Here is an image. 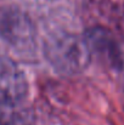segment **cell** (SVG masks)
I'll return each instance as SVG.
<instances>
[{"label": "cell", "instance_id": "cell-1", "mask_svg": "<svg viewBox=\"0 0 124 125\" xmlns=\"http://www.w3.org/2000/svg\"><path fill=\"white\" fill-rule=\"evenodd\" d=\"M44 53L51 67L63 75L80 74L91 61L85 38L73 33H60L49 38Z\"/></svg>", "mask_w": 124, "mask_h": 125}, {"label": "cell", "instance_id": "cell-2", "mask_svg": "<svg viewBox=\"0 0 124 125\" xmlns=\"http://www.w3.org/2000/svg\"><path fill=\"white\" fill-rule=\"evenodd\" d=\"M0 39L17 51H32L37 29L29 15L17 6H0Z\"/></svg>", "mask_w": 124, "mask_h": 125}, {"label": "cell", "instance_id": "cell-3", "mask_svg": "<svg viewBox=\"0 0 124 125\" xmlns=\"http://www.w3.org/2000/svg\"><path fill=\"white\" fill-rule=\"evenodd\" d=\"M85 42L91 58H96L107 69L124 72V42L108 28L96 26L86 31Z\"/></svg>", "mask_w": 124, "mask_h": 125}, {"label": "cell", "instance_id": "cell-4", "mask_svg": "<svg viewBox=\"0 0 124 125\" xmlns=\"http://www.w3.org/2000/svg\"><path fill=\"white\" fill-rule=\"evenodd\" d=\"M28 82L24 72L11 58L0 55V102H24Z\"/></svg>", "mask_w": 124, "mask_h": 125}, {"label": "cell", "instance_id": "cell-5", "mask_svg": "<svg viewBox=\"0 0 124 125\" xmlns=\"http://www.w3.org/2000/svg\"><path fill=\"white\" fill-rule=\"evenodd\" d=\"M0 125H34V112L24 102H0Z\"/></svg>", "mask_w": 124, "mask_h": 125}]
</instances>
